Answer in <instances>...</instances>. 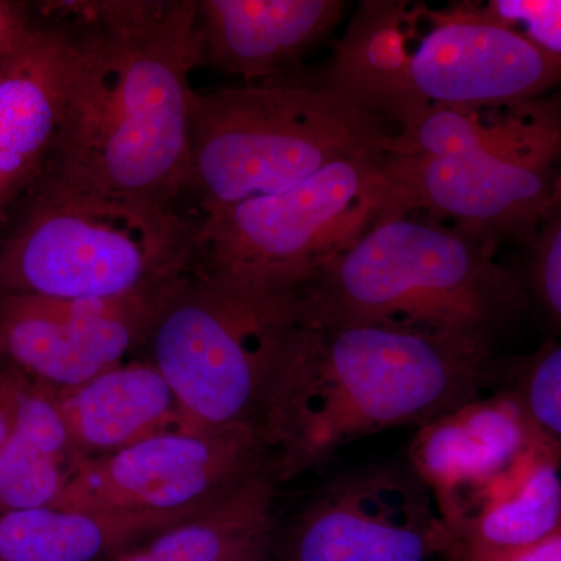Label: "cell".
<instances>
[{
	"instance_id": "21",
	"label": "cell",
	"mask_w": 561,
	"mask_h": 561,
	"mask_svg": "<svg viewBox=\"0 0 561 561\" xmlns=\"http://www.w3.org/2000/svg\"><path fill=\"white\" fill-rule=\"evenodd\" d=\"M511 390L561 457V341L522 362Z\"/></svg>"
},
{
	"instance_id": "17",
	"label": "cell",
	"mask_w": 561,
	"mask_h": 561,
	"mask_svg": "<svg viewBox=\"0 0 561 561\" xmlns=\"http://www.w3.org/2000/svg\"><path fill=\"white\" fill-rule=\"evenodd\" d=\"M47 391L18 386L9 371L0 370V394L10 419L0 448L2 512L54 507L81 459L55 394Z\"/></svg>"
},
{
	"instance_id": "12",
	"label": "cell",
	"mask_w": 561,
	"mask_h": 561,
	"mask_svg": "<svg viewBox=\"0 0 561 561\" xmlns=\"http://www.w3.org/2000/svg\"><path fill=\"white\" fill-rule=\"evenodd\" d=\"M453 535L412 471L373 468L331 483L291 530L287 561H453Z\"/></svg>"
},
{
	"instance_id": "16",
	"label": "cell",
	"mask_w": 561,
	"mask_h": 561,
	"mask_svg": "<svg viewBox=\"0 0 561 561\" xmlns=\"http://www.w3.org/2000/svg\"><path fill=\"white\" fill-rule=\"evenodd\" d=\"M55 400L81 459L187 430L175 393L149 360L124 362Z\"/></svg>"
},
{
	"instance_id": "13",
	"label": "cell",
	"mask_w": 561,
	"mask_h": 561,
	"mask_svg": "<svg viewBox=\"0 0 561 561\" xmlns=\"http://www.w3.org/2000/svg\"><path fill=\"white\" fill-rule=\"evenodd\" d=\"M162 298L0 297V370L43 389H76L144 345Z\"/></svg>"
},
{
	"instance_id": "6",
	"label": "cell",
	"mask_w": 561,
	"mask_h": 561,
	"mask_svg": "<svg viewBox=\"0 0 561 561\" xmlns=\"http://www.w3.org/2000/svg\"><path fill=\"white\" fill-rule=\"evenodd\" d=\"M397 138L389 121L317 76L195 91L187 192L205 216L289 191L337 161L389 157Z\"/></svg>"
},
{
	"instance_id": "1",
	"label": "cell",
	"mask_w": 561,
	"mask_h": 561,
	"mask_svg": "<svg viewBox=\"0 0 561 561\" xmlns=\"http://www.w3.org/2000/svg\"><path fill=\"white\" fill-rule=\"evenodd\" d=\"M35 9L73 43L68 110L46 169L131 201L186 208L195 0H76Z\"/></svg>"
},
{
	"instance_id": "14",
	"label": "cell",
	"mask_w": 561,
	"mask_h": 561,
	"mask_svg": "<svg viewBox=\"0 0 561 561\" xmlns=\"http://www.w3.org/2000/svg\"><path fill=\"white\" fill-rule=\"evenodd\" d=\"M35 20L31 38L0 60V228L49 165L68 110L72 38Z\"/></svg>"
},
{
	"instance_id": "9",
	"label": "cell",
	"mask_w": 561,
	"mask_h": 561,
	"mask_svg": "<svg viewBox=\"0 0 561 561\" xmlns=\"http://www.w3.org/2000/svg\"><path fill=\"white\" fill-rule=\"evenodd\" d=\"M382 168L404 213L448 217L491 243H531L561 191V165L486 150L463 108H432L402 124Z\"/></svg>"
},
{
	"instance_id": "22",
	"label": "cell",
	"mask_w": 561,
	"mask_h": 561,
	"mask_svg": "<svg viewBox=\"0 0 561 561\" xmlns=\"http://www.w3.org/2000/svg\"><path fill=\"white\" fill-rule=\"evenodd\" d=\"M526 280L527 295L561 330V191L542 219L534 241Z\"/></svg>"
},
{
	"instance_id": "4",
	"label": "cell",
	"mask_w": 561,
	"mask_h": 561,
	"mask_svg": "<svg viewBox=\"0 0 561 561\" xmlns=\"http://www.w3.org/2000/svg\"><path fill=\"white\" fill-rule=\"evenodd\" d=\"M202 216L46 169L0 228V297L162 298L194 273Z\"/></svg>"
},
{
	"instance_id": "8",
	"label": "cell",
	"mask_w": 561,
	"mask_h": 561,
	"mask_svg": "<svg viewBox=\"0 0 561 561\" xmlns=\"http://www.w3.org/2000/svg\"><path fill=\"white\" fill-rule=\"evenodd\" d=\"M295 323L290 295L242 294L192 273L162 301L142 346L187 430L254 426Z\"/></svg>"
},
{
	"instance_id": "25",
	"label": "cell",
	"mask_w": 561,
	"mask_h": 561,
	"mask_svg": "<svg viewBox=\"0 0 561 561\" xmlns=\"http://www.w3.org/2000/svg\"><path fill=\"white\" fill-rule=\"evenodd\" d=\"M453 561H561V534L527 551L505 557L478 556L451 548Z\"/></svg>"
},
{
	"instance_id": "2",
	"label": "cell",
	"mask_w": 561,
	"mask_h": 561,
	"mask_svg": "<svg viewBox=\"0 0 561 561\" xmlns=\"http://www.w3.org/2000/svg\"><path fill=\"white\" fill-rule=\"evenodd\" d=\"M494 337L330 324L291 330L257 412L278 481L368 435L424 426L500 381Z\"/></svg>"
},
{
	"instance_id": "23",
	"label": "cell",
	"mask_w": 561,
	"mask_h": 561,
	"mask_svg": "<svg viewBox=\"0 0 561 561\" xmlns=\"http://www.w3.org/2000/svg\"><path fill=\"white\" fill-rule=\"evenodd\" d=\"M478 5L491 20L515 28L546 54L561 58V0H490Z\"/></svg>"
},
{
	"instance_id": "11",
	"label": "cell",
	"mask_w": 561,
	"mask_h": 561,
	"mask_svg": "<svg viewBox=\"0 0 561 561\" xmlns=\"http://www.w3.org/2000/svg\"><path fill=\"white\" fill-rule=\"evenodd\" d=\"M552 459L561 461L559 451L511 389L443 413L420 427L411 446L412 472L453 537Z\"/></svg>"
},
{
	"instance_id": "20",
	"label": "cell",
	"mask_w": 561,
	"mask_h": 561,
	"mask_svg": "<svg viewBox=\"0 0 561 561\" xmlns=\"http://www.w3.org/2000/svg\"><path fill=\"white\" fill-rule=\"evenodd\" d=\"M561 461L545 460L508 500L486 508L457 537L453 549L505 557L561 534Z\"/></svg>"
},
{
	"instance_id": "3",
	"label": "cell",
	"mask_w": 561,
	"mask_h": 561,
	"mask_svg": "<svg viewBox=\"0 0 561 561\" xmlns=\"http://www.w3.org/2000/svg\"><path fill=\"white\" fill-rule=\"evenodd\" d=\"M320 79L394 128L432 108L540 99L561 88V58L478 3L445 10L362 2Z\"/></svg>"
},
{
	"instance_id": "26",
	"label": "cell",
	"mask_w": 561,
	"mask_h": 561,
	"mask_svg": "<svg viewBox=\"0 0 561 561\" xmlns=\"http://www.w3.org/2000/svg\"><path fill=\"white\" fill-rule=\"evenodd\" d=\"M10 431V419L9 411H7L5 401H3L2 394H0V448L7 440V435Z\"/></svg>"
},
{
	"instance_id": "5",
	"label": "cell",
	"mask_w": 561,
	"mask_h": 561,
	"mask_svg": "<svg viewBox=\"0 0 561 561\" xmlns=\"http://www.w3.org/2000/svg\"><path fill=\"white\" fill-rule=\"evenodd\" d=\"M290 297L298 316L320 323L490 337L529 308L493 243L411 213L379 220Z\"/></svg>"
},
{
	"instance_id": "10",
	"label": "cell",
	"mask_w": 561,
	"mask_h": 561,
	"mask_svg": "<svg viewBox=\"0 0 561 561\" xmlns=\"http://www.w3.org/2000/svg\"><path fill=\"white\" fill-rule=\"evenodd\" d=\"M271 465L253 424L172 431L80 459L55 508L195 515Z\"/></svg>"
},
{
	"instance_id": "7",
	"label": "cell",
	"mask_w": 561,
	"mask_h": 561,
	"mask_svg": "<svg viewBox=\"0 0 561 561\" xmlns=\"http://www.w3.org/2000/svg\"><path fill=\"white\" fill-rule=\"evenodd\" d=\"M383 158H348L279 194L202 216L195 275L242 294L289 297L379 220L404 213Z\"/></svg>"
},
{
	"instance_id": "15",
	"label": "cell",
	"mask_w": 561,
	"mask_h": 561,
	"mask_svg": "<svg viewBox=\"0 0 561 561\" xmlns=\"http://www.w3.org/2000/svg\"><path fill=\"white\" fill-rule=\"evenodd\" d=\"M343 10L341 0H195L198 68L245 83L283 79Z\"/></svg>"
},
{
	"instance_id": "24",
	"label": "cell",
	"mask_w": 561,
	"mask_h": 561,
	"mask_svg": "<svg viewBox=\"0 0 561 561\" xmlns=\"http://www.w3.org/2000/svg\"><path fill=\"white\" fill-rule=\"evenodd\" d=\"M35 28L31 3L0 0V60L20 49Z\"/></svg>"
},
{
	"instance_id": "19",
	"label": "cell",
	"mask_w": 561,
	"mask_h": 561,
	"mask_svg": "<svg viewBox=\"0 0 561 561\" xmlns=\"http://www.w3.org/2000/svg\"><path fill=\"white\" fill-rule=\"evenodd\" d=\"M272 463L205 511L168 527L117 561H267L276 494Z\"/></svg>"
},
{
	"instance_id": "18",
	"label": "cell",
	"mask_w": 561,
	"mask_h": 561,
	"mask_svg": "<svg viewBox=\"0 0 561 561\" xmlns=\"http://www.w3.org/2000/svg\"><path fill=\"white\" fill-rule=\"evenodd\" d=\"M191 516L55 507L2 512L0 561H117Z\"/></svg>"
}]
</instances>
